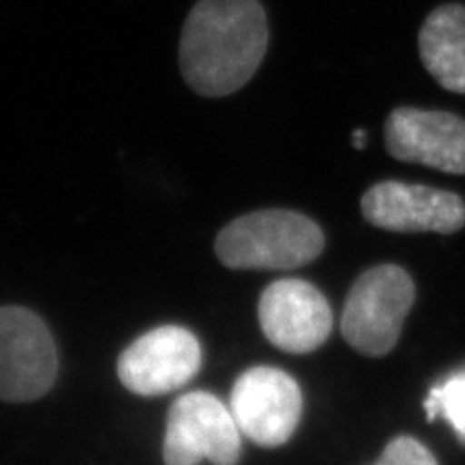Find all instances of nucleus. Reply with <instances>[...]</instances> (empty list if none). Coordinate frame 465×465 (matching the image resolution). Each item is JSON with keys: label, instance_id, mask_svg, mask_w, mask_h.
<instances>
[{"label": "nucleus", "instance_id": "obj_3", "mask_svg": "<svg viewBox=\"0 0 465 465\" xmlns=\"http://www.w3.org/2000/svg\"><path fill=\"white\" fill-rule=\"evenodd\" d=\"M415 302L411 275L396 264H381L357 278L343 304L345 341L367 357L388 355L401 336Z\"/></svg>", "mask_w": 465, "mask_h": 465}, {"label": "nucleus", "instance_id": "obj_9", "mask_svg": "<svg viewBox=\"0 0 465 465\" xmlns=\"http://www.w3.org/2000/svg\"><path fill=\"white\" fill-rule=\"evenodd\" d=\"M361 212L371 225L398 232L450 235L465 225V202L458 194L401 181L371 186L361 200Z\"/></svg>", "mask_w": 465, "mask_h": 465}, {"label": "nucleus", "instance_id": "obj_1", "mask_svg": "<svg viewBox=\"0 0 465 465\" xmlns=\"http://www.w3.org/2000/svg\"><path fill=\"white\" fill-rule=\"evenodd\" d=\"M268 49L260 0H198L183 27L179 64L203 97H225L251 82Z\"/></svg>", "mask_w": 465, "mask_h": 465}, {"label": "nucleus", "instance_id": "obj_12", "mask_svg": "<svg viewBox=\"0 0 465 465\" xmlns=\"http://www.w3.org/2000/svg\"><path fill=\"white\" fill-rule=\"evenodd\" d=\"M429 420L444 417L465 444V369L450 374L444 382L432 386L425 400Z\"/></svg>", "mask_w": 465, "mask_h": 465}, {"label": "nucleus", "instance_id": "obj_14", "mask_svg": "<svg viewBox=\"0 0 465 465\" xmlns=\"http://www.w3.org/2000/svg\"><path fill=\"white\" fill-rule=\"evenodd\" d=\"M351 143H353L355 150H365V145H367V133H365V130H362V128L353 130Z\"/></svg>", "mask_w": 465, "mask_h": 465}, {"label": "nucleus", "instance_id": "obj_2", "mask_svg": "<svg viewBox=\"0 0 465 465\" xmlns=\"http://www.w3.org/2000/svg\"><path fill=\"white\" fill-rule=\"evenodd\" d=\"M322 251V229L293 210L241 215L215 239V254L231 270H293L311 264Z\"/></svg>", "mask_w": 465, "mask_h": 465}, {"label": "nucleus", "instance_id": "obj_4", "mask_svg": "<svg viewBox=\"0 0 465 465\" xmlns=\"http://www.w3.org/2000/svg\"><path fill=\"white\" fill-rule=\"evenodd\" d=\"M241 430L232 413L210 391H188L171 405L163 439L165 465H237Z\"/></svg>", "mask_w": 465, "mask_h": 465}, {"label": "nucleus", "instance_id": "obj_5", "mask_svg": "<svg viewBox=\"0 0 465 465\" xmlns=\"http://www.w3.org/2000/svg\"><path fill=\"white\" fill-rule=\"evenodd\" d=\"M58 372V355L43 320L22 307L0 309V400L45 396Z\"/></svg>", "mask_w": 465, "mask_h": 465}, {"label": "nucleus", "instance_id": "obj_10", "mask_svg": "<svg viewBox=\"0 0 465 465\" xmlns=\"http://www.w3.org/2000/svg\"><path fill=\"white\" fill-rule=\"evenodd\" d=\"M384 136L398 162L465 174V121L454 113L398 107L388 114Z\"/></svg>", "mask_w": 465, "mask_h": 465}, {"label": "nucleus", "instance_id": "obj_7", "mask_svg": "<svg viewBox=\"0 0 465 465\" xmlns=\"http://www.w3.org/2000/svg\"><path fill=\"white\" fill-rule=\"evenodd\" d=\"M202 367V347L191 330L159 326L130 343L116 362L121 382L138 396H163L186 386Z\"/></svg>", "mask_w": 465, "mask_h": 465}, {"label": "nucleus", "instance_id": "obj_11", "mask_svg": "<svg viewBox=\"0 0 465 465\" xmlns=\"http://www.w3.org/2000/svg\"><path fill=\"white\" fill-rule=\"evenodd\" d=\"M419 54L444 90L465 94V8L442 5L419 29Z\"/></svg>", "mask_w": 465, "mask_h": 465}, {"label": "nucleus", "instance_id": "obj_8", "mask_svg": "<svg viewBox=\"0 0 465 465\" xmlns=\"http://www.w3.org/2000/svg\"><path fill=\"white\" fill-rule=\"evenodd\" d=\"M260 328L285 353H312L330 338L333 314L326 297L304 280L287 278L264 289L258 302Z\"/></svg>", "mask_w": 465, "mask_h": 465}, {"label": "nucleus", "instance_id": "obj_13", "mask_svg": "<svg viewBox=\"0 0 465 465\" xmlns=\"http://www.w3.org/2000/svg\"><path fill=\"white\" fill-rule=\"evenodd\" d=\"M372 465H439V461L427 446L415 440L413 436L403 434L391 440Z\"/></svg>", "mask_w": 465, "mask_h": 465}, {"label": "nucleus", "instance_id": "obj_6", "mask_svg": "<svg viewBox=\"0 0 465 465\" xmlns=\"http://www.w3.org/2000/svg\"><path fill=\"white\" fill-rule=\"evenodd\" d=\"M229 410L246 439L258 446L278 448L299 427L302 394L295 378L285 371L254 367L232 384Z\"/></svg>", "mask_w": 465, "mask_h": 465}]
</instances>
